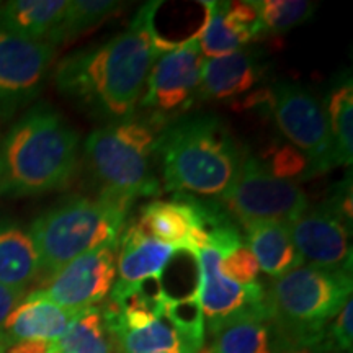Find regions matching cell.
<instances>
[{
	"instance_id": "cell-15",
	"label": "cell",
	"mask_w": 353,
	"mask_h": 353,
	"mask_svg": "<svg viewBox=\"0 0 353 353\" xmlns=\"http://www.w3.org/2000/svg\"><path fill=\"white\" fill-rule=\"evenodd\" d=\"M179 252L175 247L149 236L139 223L130 224L118 241L117 281L110 298H120L148 281H162V275Z\"/></svg>"
},
{
	"instance_id": "cell-27",
	"label": "cell",
	"mask_w": 353,
	"mask_h": 353,
	"mask_svg": "<svg viewBox=\"0 0 353 353\" xmlns=\"http://www.w3.org/2000/svg\"><path fill=\"white\" fill-rule=\"evenodd\" d=\"M121 6V2L113 0H68L64 17L54 37V46L57 43L70 41L81 33L100 25Z\"/></svg>"
},
{
	"instance_id": "cell-29",
	"label": "cell",
	"mask_w": 353,
	"mask_h": 353,
	"mask_svg": "<svg viewBox=\"0 0 353 353\" xmlns=\"http://www.w3.org/2000/svg\"><path fill=\"white\" fill-rule=\"evenodd\" d=\"M263 164L273 175L280 176V179L293 180V182H298L299 179L314 176V172H312L307 159L291 144L272 151L268 162H263Z\"/></svg>"
},
{
	"instance_id": "cell-6",
	"label": "cell",
	"mask_w": 353,
	"mask_h": 353,
	"mask_svg": "<svg viewBox=\"0 0 353 353\" xmlns=\"http://www.w3.org/2000/svg\"><path fill=\"white\" fill-rule=\"evenodd\" d=\"M128 211L101 196H74L38 216L28 231L37 245L41 272L51 276L83 254L118 245Z\"/></svg>"
},
{
	"instance_id": "cell-23",
	"label": "cell",
	"mask_w": 353,
	"mask_h": 353,
	"mask_svg": "<svg viewBox=\"0 0 353 353\" xmlns=\"http://www.w3.org/2000/svg\"><path fill=\"white\" fill-rule=\"evenodd\" d=\"M325 118L332 141L335 165L352 167L353 162V82L343 72L330 85L324 101Z\"/></svg>"
},
{
	"instance_id": "cell-22",
	"label": "cell",
	"mask_w": 353,
	"mask_h": 353,
	"mask_svg": "<svg viewBox=\"0 0 353 353\" xmlns=\"http://www.w3.org/2000/svg\"><path fill=\"white\" fill-rule=\"evenodd\" d=\"M41 273V262L30 231L15 223H0V285L26 290Z\"/></svg>"
},
{
	"instance_id": "cell-32",
	"label": "cell",
	"mask_w": 353,
	"mask_h": 353,
	"mask_svg": "<svg viewBox=\"0 0 353 353\" xmlns=\"http://www.w3.org/2000/svg\"><path fill=\"white\" fill-rule=\"evenodd\" d=\"M52 350V342L48 341H23L17 342L3 353H48Z\"/></svg>"
},
{
	"instance_id": "cell-28",
	"label": "cell",
	"mask_w": 353,
	"mask_h": 353,
	"mask_svg": "<svg viewBox=\"0 0 353 353\" xmlns=\"http://www.w3.org/2000/svg\"><path fill=\"white\" fill-rule=\"evenodd\" d=\"M221 273L228 276L229 280L236 281L239 285H255L259 283L260 267L257 259L250 252V249L245 244H242L237 249L231 250L226 255H221L219 260Z\"/></svg>"
},
{
	"instance_id": "cell-4",
	"label": "cell",
	"mask_w": 353,
	"mask_h": 353,
	"mask_svg": "<svg viewBox=\"0 0 353 353\" xmlns=\"http://www.w3.org/2000/svg\"><path fill=\"white\" fill-rule=\"evenodd\" d=\"M162 130L149 117L132 114L88 134L83 156L100 187L99 196L130 210L138 198L161 192L152 161Z\"/></svg>"
},
{
	"instance_id": "cell-26",
	"label": "cell",
	"mask_w": 353,
	"mask_h": 353,
	"mask_svg": "<svg viewBox=\"0 0 353 353\" xmlns=\"http://www.w3.org/2000/svg\"><path fill=\"white\" fill-rule=\"evenodd\" d=\"M259 13L262 37L283 34L312 17L316 6L306 0H252Z\"/></svg>"
},
{
	"instance_id": "cell-1",
	"label": "cell",
	"mask_w": 353,
	"mask_h": 353,
	"mask_svg": "<svg viewBox=\"0 0 353 353\" xmlns=\"http://www.w3.org/2000/svg\"><path fill=\"white\" fill-rule=\"evenodd\" d=\"M159 7L145 2L125 32L65 56L56 68L57 90L110 123L136 114L154 64L176 46L157 32Z\"/></svg>"
},
{
	"instance_id": "cell-19",
	"label": "cell",
	"mask_w": 353,
	"mask_h": 353,
	"mask_svg": "<svg viewBox=\"0 0 353 353\" xmlns=\"http://www.w3.org/2000/svg\"><path fill=\"white\" fill-rule=\"evenodd\" d=\"M262 74L257 56L247 50L218 59H203L198 100L236 99L254 88Z\"/></svg>"
},
{
	"instance_id": "cell-16",
	"label": "cell",
	"mask_w": 353,
	"mask_h": 353,
	"mask_svg": "<svg viewBox=\"0 0 353 353\" xmlns=\"http://www.w3.org/2000/svg\"><path fill=\"white\" fill-rule=\"evenodd\" d=\"M81 314L57 306L38 291L26 294L21 303L0 325V353L17 342H54L63 335L72 321Z\"/></svg>"
},
{
	"instance_id": "cell-8",
	"label": "cell",
	"mask_w": 353,
	"mask_h": 353,
	"mask_svg": "<svg viewBox=\"0 0 353 353\" xmlns=\"http://www.w3.org/2000/svg\"><path fill=\"white\" fill-rule=\"evenodd\" d=\"M267 99L276 126L290 144L307 159L314 175L335 167L324 103L293 82H278Z\"/></svg>"
},
{
	"instance_id": "cell-14",
	"label": "cell",
	"mask_w": 353,
	"mask_h": 353,
	"mask_svg": "<svg viewBox=\"0 0 353 353\" xmlns=\"http://www.w3.org/2000/svg\"><path fill=\"white\" fill-rule=\"evenodd\" d=\"M205 23L196 33L200 54L218 59L244 50L245 44L262 38L259 13L247 2H203Z\"/></svg>"
},
{
	"instance_id": "cell-18",
	"label": "cell",
	"mask_w": 353,
	"mask_h": 353,
	"mask_svg": "<svg viewBox=\"0 0 353 353\" xmlns=\"http://www.w3.org/2000/svg\"><path fill=\"white\" fill-rule=\"evenodd\" d=\"M208 335L211 341L205 342L198 353H286L291 348L268 307L236 317Z\"/></svg>"
},
{
	"instance_id": "cell-30",
	"label": "cell",
	"mask_w": 353,
	"mask_h": 353,
	"mask_svg": "<svg viewBox=\"0 0 353 353\" xmlns=\"http://www.w3.org/2000/svg\"><path fill=\"white\" fill-rule=\"evenodd\" d=\"M352 298L343 304V307L337 312V316L330 321L325 330L324 341L329 343L334 350L352 352L353 329H352Z\"/></svg>"
},
{
	"instance_id": "cell-31",
	"label": "cell",
	"mask_w": 353,
	"mask_h": 353,
	"mask_svg": "<svg viewBox=\"0 0 353 353\" xmlns=\"http://www.w3.org/2000/svg\"><path fill=\"white\" fill-rule=\"evenodd\" d=\"M26 296V290L7 288L0 285V325L7 319L8 314L21 303V299Z\"/></svg>"
},
{
	"instance_id": "cell-24",
	"label": "cell",
	"mask_w": 353,
	"mask_h": 353,
	"mask_svg": "<svg viewBox=\"0 0 353 353\" xmlns=\"http://www.w3.org/2000/svg\"><path fill=\"white\" fill-rule=\"evenodd\" d=\"M54 353H118L101 306L85 309L68 330L52 342Z\"/></svg>"
},
{
	"instance_id": "cell-3",
	"label": "cell",
	"mask_w": 353,
	"mask_h": 353,
	"mask_svg": "<svg viewBox=\"0 0 353 353\" xmlns=\"http://www.w3.org/2000/svg\"><path fill=\"white\" fill-rule=\"evenodd\" d=\"M156 156L169 192L219 198L236 179L242 151L213 114L185 117L161 131Z\"/></svg>"
},
{
	"instance_id": "cell-20",
	"label": "cell",
	"mask_w": 353,
	"mask_h": 353,
	"mask_svg": "<svg viewBox=\"0 0 353 353\" xmlns=\"http://www.w3.org/2000/svg\"><path fill=\"white\" fill-rule=\"evenodd\" d=\"M68 0H12L0 6V28L34 43L54 46Z\"/></svg>"
},
{
	"instance_id": "cell-7",
	"label": "cell",
	"mask_w": 353,
	"mask_h": 353,
	"mask_svg": "<svg viewBox=\"0 0 353 353\" xmlns=\"http://www.w3.org/2000/svg\"><path fill=\"white\" fill-rule=\"evenodd\" d=\"M218 203L241 226L257 221L290 226L309 208L307 195L298 182L273 175L255 156H244L236 179Z\"/></svg>"
},
{
	"instance_id": "cell-17",
	"label": "cell",
	"mask_w": 353,
	"mask_h": 353,
	"mask_svg": "<svg viewBox=\"0 0 353 353\" xmlns=\"http://www.w3.org/2000/svg\"><path fill=\"white\" fill-rule=\"evenodd\" d=\"M205 221L206 203L196 196L176 193L174 200L148 203L138 223L154 239L188 254L192 234L201 231L206 236Z\"/></svg>"
},
{
	"instance_id": "cell-11",
	"label": "cell",
	"mask_w": 353,
	"mask_h": 353,
	"mask_svg": "<svg viewBox=\"0 0 353 353\" xmlns=\"http://www.w3.org/2000/svg\"><path fill=\"white\" fill-rule=\"evenodd\" d=\"M56 50L48 43L13 37L0 28V114L8 117L37 97Z\"/></svg>"
},
{
	"instance_id": "cell-5",
	"label": "cell",
	"mask_w": 353,
	"mask_h": 353,
	"mask_svg": "<svg viewBox=\"0 0 353 353\" xmlns=\"http://www.w3.org/2000/svg\"><path fill=\"white\" fill-rule=\"evenodd\" d=\"M352 272L301 265L275 278L267 293L273 322L293 347L324 341L329 322L352 298Z\"/></svg>"
},
{
	"instance_id": "cell-25",
	"label": "cell",
	"mask_w": 353,
	"mask_h": 353,
	"mask_svg": "<svg viewBox=\"0 0 353 353\" xmlns=\"http://www.w3.org/2000/svg\"><path fill=\"white\" fill-rule=\"evenodd\" d=\"M110 330L118 353H195L162 316L143 329L110 327Z\"/></svg>"
},
{
	"instance_id": "cell-12",
	"label": "cell",
	"mask_w": 353,
	"mask_h": 353,
	"mask_svg": "<svg viewBox=\"0 0 353 353\" xmlns=\"http://www.w3.org/2000/svg\"><path fill=\"white\" fill-rule=\"evenodd\" d=\"M196 262V294L208 332L236 317L267 309V293L260 283L239 285L221 273V254L205 247L192 255Z\"/></svg>"
},
{
	"instance_id": "cell-34",
	"label": "cell",
	"mask_w": 353,
	"mask_h": 353,
	"mask_svg": "<svg viewBox=\"0 0 353 353\" xmlns=\"http://www.w3.org/2000/svg\"><path fill=\"white\" fill-rule=\"evenodd\" d=\"M48 353H54V352H48Z\"/></svg>"
},
{
	"instance_id": "cell-10",
	"label": "cell",
	"mask_w": 353,
	"mask_h": 353,
	"mask_svg": "<svg viewBox=\"0 0 353 353\" xmlns=\"http://www.w3.org/2000/svg\"><path fill=\"white\" fill-rule=\"evenodd\" d=\"M117 249L107 245L83 254L64 265L46 285L37 290L57 306L82 312L99 306L112 293L117 281Z\"/></svg>"
},
{
	"instance_id": "cell-33",
	"label": "cell",
	"mask_w": 353,
	"mask_h": 353,
	"mask_svg": "<svg viewBox=\"0 0 353 353\" xmlns=\"http://www.w3.org/2000/svg\"><path fill=\"white\" fill-rule=\"evenodd\" d=\"M286 353H339L329 345L327 342L322 341L319 343H312V345H301V347H293L290 348Z\"/></svg>"
},
{
	"instance_id": "cell-2",
	"label": "cell",
	"mask_w": 353,
	"mask_h": 353,
	"mask_svg": "<svg viewBox=\"0 0 353 353\" xmlns=\"http://www.w3.org/2000/svg\"><path fill=\"white\" fill-rule=\"evenodd\" d=\"M79 134L56 110L38 105L25 113L0 148V193L41 195L74 179Z\"/></svg>"
},
{
	"instance_id": "cell-21",
	"label": "cell",
	"mask_w": 353,
	"mask_h": 353,
	"mask_svg": "<svg viewBox=\"0 0 353 353\" xmlns=\"http://www.w3.org/2000/svg\"><path fill=\"white\" fill-rule=\"evenodd\" d=\"M244 244L257 259L260 270L273 278L283 276L304 265L291 239L288 224L257 221L244 224Z\"/></svg>"
},
{
	"instance_id": "cell-9",
	"label": "cell",
	"mask_w": 353,
	"mask_h": 353,
	"mask_svg": "<svg viewBox=\"0 0 353 353\" xmlns=\"http://www.w3.org/2000/svg\"><path fill=\"white\" fill-rule=\"evenodd\" d=\"M201 65L198 37L193 34L156 61L139 108L148 110V117L162 126L179 120L198 100Z\"/></svg>"
},
{
	"instance_id": "cell-13",
	"label": "cell",
	"mask_w": 353,
	"mask_h": 353,
	"mask_svg": "<svg viewBox=\"0 0 353 353\" xmlns=\"http://www.w3.org/2000/svg\"><path fill=\"white\" fill-rule=\"evenodd\" d=\"M291 239L303 262L327 270L352 272V228L327 203L307 208L290 224Z\"/></svg>"
}]
</instances>
